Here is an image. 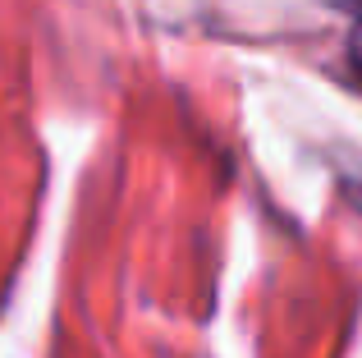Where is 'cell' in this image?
I'll list each match as a JSON object with an SVG mask.
<instances>
[{
  "mask_svg": "<svg viewBox=\"0 0 362 358\" xmlns=\"http://www.w3.org/2000/svg\"><path fill=\"white\" fill-rule=\"evenodd\" d=\"M339 9L349 14V64L362 83V0H339Z\"/></svg>",
  "mask_w": 362,
  "mask_h": 358,
  "instance_id": "1",
  "label": "cell"
}]
</instances>
